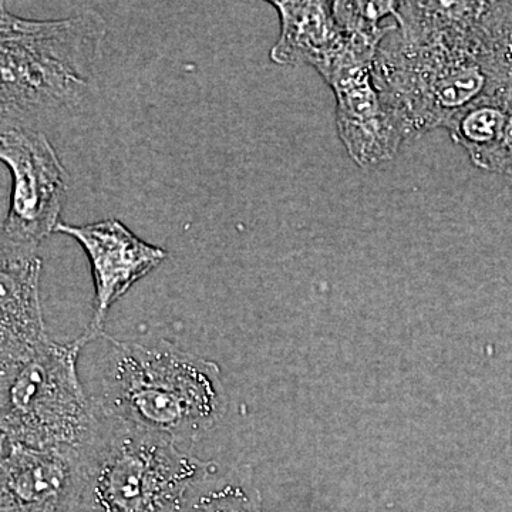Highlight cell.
Segmentation results:
<instances>
[{"label":"cell","instance_id":"obj_1","mask_svg":"<svg viewBox=\"0 0 512 512\" xmlns=\"http://www.w3.org/2000/svg\"><path fill=\"white\" fill-rule=\"evenodd\" d=\"M373 79L407 138L446 128L512 79V2H399Z\"/></svg>","mask_w":512,"mask_h":512},{"label":"cell","instance_id":"obj_2","mask_svg":"<svg viewBox=\"0 0 512 512\" xmlns=\"http://www.w3.org/2000/svg\"><path fill=\"white\" fill-rule=\"evenodd\" d=\"M106 20L93 9L55 20L0 8L2 124L33 127L83 109L97 92Z\"/></svg>","mask_w":512,"mask_h":512},{"label":"cell","instance_id":"obj_3","mask_svg":"<svg viewBox=\"0 0 512 512\" xmlns=\"http://www.w3.org/2000/svg\"><path fill=\"white\" fill-rule=\"evenodd\" d=\"M101 412L167 434L195 439L224 416L225 394L217 363L168 342L147 346L110 338Z\"/></svg>","mask_w":512,"mask_h":512},{"label":"cell","instance_id":"obj_4","mask_svg":"<svg viewBox=\"0 0 512 512\" xmlns=\"http://www.w3.org/2000/svg\"><path fill=\"white\" fill-rule=\"evenodd\" d=\"M79 339L59 343L46 328L0 332L2 441L84 451L96 430V404L84 392Z\"/></svg>","mask_w":512,"mask_h":512},{"label":"cell","instance_id":"obj_5","mask_svg":"<svg viewBox=\"0 0 512 512\" xmlns=\"http://www.w3.org/2000/svg\"><path fill=\"white\" fill-rule=\"evenodd\" d=\"M97 413L84 450L90 512H183L192 493L214 476V463L184 453L167 434L99 407Z\"/></svg>","mask_w":512,"mask_h":512},{"label":"cell","instance_id":"obj_6","mask_svg":"<svg viewBox=\"0 0 512 512\" xmlns=\"http://www.w3.org/2000/svg\"><path fill=\"white\" fill-rule=\"evenodd\" d=\"M0 160L13 181L0 232V261L32 258L62 222L70 177L49 138L33 127L2 124Z\"/></svg>","mask_w":512,"mask_h":512},{"label":"cell","instance_id":"obj_7","mask_svg":"<svg viewBox=\"0 0 512 512\" xmlns=\"http://www.w3.org/2000/svg\"><path fill=\"white\" fill-rule=\"evenodd\" d=\"M86 485L84 451L2 441L0 512H80Z\"/></svg>","mask_w":512,"mask_h":512},{"label":"cell","instance_id":"obj_8","mask_svg":"<svg viewBox=\"0 0 512 512\" xmlns=\"http://www.w3.org/2000/svg\"><path fill=\"white\" fill-rule=\"evenodd\" d=\"M57 234L72 237L82 245L92 265L94 312L80 343L89 345L106 335L104 323L111 306L123 298L131 286L163 264L168 252L148 244L119 220H103L84 225L60 222Z\"/></svg>","mask_w":512,"mask_h":512},{"label":"cell","instance_id":"obj_9","mask_svg":"<svg viewBox=\"0 0 512 512\" xmlns=\"http://www.w3.org/2000/svg\"><path fill=\"white\" fill-rule=\"evenodd\" d=\"M326 83L335 93L336 126L350 158L362 168L393 160L409 138L402 120L377 89L373 66L342 70Z\"/></svg>","mask_w":512,"mask_h":512},{"label":"cell","instance_id":"obj_10","mask_svg":"<svg viewBox=\"0 0 512 512\" xmlns=\"http://www.w3.org/2000/svg\"><path fill=\"white\" fill-rule=\"evenodd\" d=\"M279 15L281 32L269 53L281 66H311L325 77L348 50L349 39L333 13V2H271Z\"/></svg>","mask_w":512,"mask_h":512},{"label":"cell","instance_id":"obj_11","mask_svg":"<svg viewBox=\"0 0 512 512\" xmlns=\"http://www.w3.org/2000/svg\"><path fill=\"white\" fill-rule=\"evenodd\" d=\"M446 130L477 168L512 177V79L458 113Z\"/></svg>","mask_w":512,"mask_h":512},{"label":"cell","instance_id":"obj_12","mask_svg":"<svg viewBox=\"0 0 512 512\" xmlns=\"http://www.w3.org/2000/svg\"><path fill=\"white\" fill-rule=\"evenodd\" d=\"M214 476L192 493L183 512H261L241 484L224 478L214 480Z\"/></svg>","mask_w":512,"mask_h":512}]
</instances>
